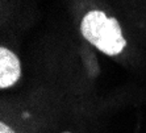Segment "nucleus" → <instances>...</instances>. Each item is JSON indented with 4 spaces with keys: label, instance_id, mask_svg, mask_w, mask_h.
<instances>
[{
    "label": "nucleus",
    "instance_id": "1",
    "mask_svg": "<svg viewBox=\"0 0 146 133\" xmlns=\"http://www.w3.org/2000/svg\"><path fill=\"white\" fill-rule=\"evenodd\" d=\"M82 33L86 40L108 55L119 54L125 46L119 23L100 11L86 15L82 21Z\"/></svg>",
    "mask_w": 146,
    "mask_h": 133
},
{
    "label": "nucleus",
    "instance_id": "2",
    "mask_svg": "<svg viewBox=\"0 0 146 133\" xmlns=\"http://www.w3.org/2000/svg\"><path fill=\"white\" fill-rule=\"evenodd\" d=\"M21 74L20 61L11 50L0 49V87L7 88L19 80Z\"/></svg>",
    "mask_w": 146,
    "mask_h": 133
},
{
    "label": "nucleus",
    "instance_id": "3",
    "mask_svg": "<svg viewBox=\"0 0 146 133\" xmlns=\"http://www.w3.org/2000/svg\"><path fill=\"white\" fill-rule=\"evenodd\" d=\"M0 133H15V132L11 129V128H8L4 123H1L0 124Z\"/></svg>",
    "mask_w": 146,
    "mask_h": 133
},
{
    "label": "nucleus",
    "instance_id": "4",
    "mask_svg": "<svg viewBox=\"0 0 146 133\" xmlns=\"http://www.w3.org/2000/svg\"><path fill=\"white\" fill-rule=\"evenodd\" d=\"M66 133H68V132H66Z\"/></svg>",
    "mask_w": 146,
    "mask_h": 133
}]
</instances>
